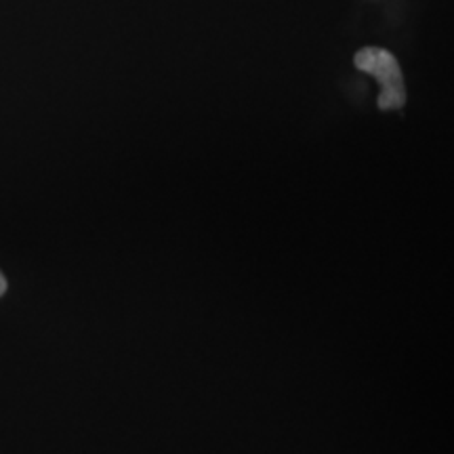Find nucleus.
Returning a JSON list of instances; mask_svg holds the SVG:
<instances>
[{
	"label": "nucleus",
	"instance_id": "f257e3e1",
	"mask_svg": "<svg viewBox=\"0 0 454 454\" xmlns=\"http://www.w3.org/2000/svg\"><path fill=\"white\" fill-rule=\"evenodd\" d=\"M357 70L371 74L381 82V95H379V107L381 110H400L406 104L404 78H402L400 64L389 51L379 47H366L356 53Z\"/></svg>",
	"mask_w": 454,
	"mask_h": 454
},
{
	"label": "nucleus",
	"instance_id": "f03ea898",
	"mask_svg": "<svg viewBox=\"0 0 454 454\" xmlns=\"http://www.w3.org/2000/svg\"><path fill=\"white\" fill-rule=\"evenodd\" d=\"M4 293H7V280H4L3 271H0V297H3Z\"/></svg>",
	"mask_w": 454,
	"mask_h": 454
}]
</instances>
